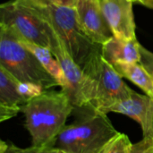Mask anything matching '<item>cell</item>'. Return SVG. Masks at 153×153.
I'll list each match as a JSON object with an SVG mask.
<instances>
[{
    "instance_id": "obj_2",
    "label": "cell",
    "mask_w": 153,
    "mask_h": 153,
    "mask_svg": "<svg viewBox=\"0 0 153 153\" xmlns=\"http://www.w3.org/2000/svg\"><path fill=\"white\" fill-rule=\"evenodd\" d=\"M74 122L65 125L57 136L55 147L62 153H100L119 132L107 115L92 107L74 108Z\"/></svg>"
},
{
    "instance_id": "obj_23",
    "label": "cell",
    "mask_w": 153,
    "mask_h": 153,
    "mask_svg": "<svg viewBox=\"0 0 153 153\" xmlns=\"http://www.w3.org/2000/svg\"><path fill=\"white\" fill-rule=\"evenodd\" d=\"M152 138H153V126H152Z\"/></svg>"
},
{
    "instance_id": "obj_9",
    "label": "cell",
    "mask_w": 153,
    "mask_h": 153,
    "mask_svg": "<svg viewBox=\"0 0 153 153\" xmlns=\"http://www.w3.org/2000/svg\"><path fill=\"white\" fill-rule=\"evenodd\" d=\"M107 22L115 37L136 39L133 2L130 0H100Z\"/></svg>"
},
{
    "instance_id": "obj_22",
    "label": "cell",
    "mask_w": 153,
    "mask_h": 153,
    "mask_svg": "<svg viewBox=\"0 0 153 153\" xmlns=\"http://www.w3.org/2000/svg\"><path fill=\"white\" fill-rule=\"evenodd\" d=\"M130 1H132L133 3H134V2H136V0H130Z\"/></svg>"
},
{
    "instance_id": "obj_5",
    "label": "cell",
    "mask_w": 153,
    "mask_h": 153,
    "mask_svg": "<svg viewBox=\"0 0 153 153\" xmlns=\"http://www.w3.org/2000/svg\"><path fill=\"white\" fill-rule=\"evenodd\" d=\"M0 66L19 82H34L46 91L58 86L37 57L11 29L0 24Z\"/></svg>"
},
{
    "instance_id": "obj_16",
    "label": "cell",
    "mask_w": 153,
    "mask_h": 153,
    "mask_svg": "<svg viewBox=\"0 0 153 153\" xmlns=\"http://www.w3.org/2000/svg\"><path fill=\"white\" fill-rule=\"evenodd\" d=\"M0 153H62L56 148L45 149L38 147H29V148H19L13 144H10L7 142L1 141L0 143Z\"/></svg>"
},
{
    "instance_id": "obj_19",
    "label": "cell",
    "mask_w": 153,
    "mask_h": 153,
    "mask_svg": "<svg viewBox=\"0 0 153 153\" xmlns=\"http://www.w3.org/2000/svg\"><path fill=\"white\" fill-rule=\"evenodd\" d=\"M80 0H55V4L57 6L67 7V8H76Z\"/></svg>"
},
{
    "instance_id": "obj_10",
    "label": "cell",
    "mask_w": 153,
    "mask_h": 153,
    "mask_svg": "<svg viewBox=\"0 0 153 153\" xmlns=\"http://www.w3.org/2000/svg\"><path fill=\"white\" fill-rule=\"evenodd\" d=\"M19 81L0 66V122L7 121L21 112L25 100L19 94Z\"/></svg>"
},
{
    "instance_id": "obj_14",
    "label": "cell",
    "mask_w": 153,
    "mask_h": 153,
    "mask_svg": "<svg viewBox=\"0 0 153 153\" xmlns=\"http://www.w3.org/2000/svg\"><path fill=\"white\" fill-rule=\"evenodd\" d=\"M133 143L128 136L119 133L115 136L100 153H130Z\"/></svg>"
},
{
    "instance_id": "obj_24",
    "label": "cell",
    "mask_w": 153,
    "mask_h": 153,
    "mask_svg": "<svg viewBox=\"0 0 153 153\" xmlns=\"http://www.w3.org/2000/svg\"><path fill=\"white\" fill-rule=\"evenodd\" d=\"M152 79H153V74H152Z\"/></svg>"
},
{
    "instance_id": "obj_7",
    "label": "cell",
    "mask_w": 153,
    "mask_h": 153,
    "mask_svg": "<svg viewBox=\"0 0 153 153\" xmlns=\"http://www.w3.org/2000/svg\"><path fill=\"white\" fill-rule=\"evenodd\" d=\"M75 9L80 25L94 42L103 45L114 37L103 13L100 0H80Z\"/></svg>"
},
{
    "instance_id": "obj_11",
    "label": "cell",
    "mask_w": 153,
    "mask_h": 153,
    "mask_svg": "<svg viewBox=\"0 0 153 153\" xmlns=\"http://www.w3.org/2000/svg\"><path fill=\"white\" fill-rule=\"evenodd\" d=\"M140 46L137 39H123L114 36L101 46V53L103 58L110 65L140 63Z\"/></svg>"
},
{
    "instance_id": "obj_1",
    "label": "cell",
    "mask_w": 153,
    "mask_h": 153,
    "mask_svg": "<svg viewBox=\"0 0 153 153\" xmlns=\"http://www.w3.org/2000/svg\"><path fill=\"white\" fill-rule=\"evenodd\" d=\"M74 109L64 90L45 91L40 96L23 104L21 112L24 115V126L31 137L32 146L54 148L58 134Z\"/></svg>"
},
{
    "instance_id": "obj_18",
    "label": "cell",
    "mask_w": 153,
    "mask_h": 153,
    "mask_svg": "<svg viewBox=\"0 0 153 153\" xmlns=\"http://www.w3.org/2000/svg\"><path fill=\"white\" fill-rule=\"evenodd\" d=\"M141 60L140 64L152 74H153V53L148 50L146 48L140 46Z\"/></svg>"
},
{
    "instance_id": "obj_6",
    "label": "cell",
    "mask_w": 153,
    "mask_h": 153,
    "mask_svg": "<svg viewBox=\"0 0 153 153\" xmlns=\"http://www.w3.org/2000/svg\"><path fill=\"white\" fill-rule=\"evenodd\" d=\"M41 9L50 20L62 45L82 70L94 57L102 54V45L94 42L80 25L75 8L54 4Z\"/></svg>"
},
{
    "instance_id": "obj_3",
    "label": "cell",
    "mask_w": 153,
    "mask_h": 153,
    "mask_svg": "<svg viewBox=\"0 0 153 153\" xmlns=\"http://www.w3.org/2000/svg\"><path fill=\"white\" fill-rule=\"evenodd\" d=\"M0 24L11 29L20 39L52 50L60 44L47 14L29 0H12L0 7Z\"/></svg>"
},
{
    "instance_id": "obj_13",
    "label": "cell",
    "mask_w": 153,
    "mask_h": 153,
    "mask_svg": "<svg viewBox=\"0 0 153 153\" xmlns=\"http://www.w3.org/2000/svg\"><path fill=\"white\" fill-rule=\"evenodd\" d=\"M112 66L123 78L132 82L153 99L152 76L140 63H117Z\"/></svg>"
},
{
    "instance_id": "obj_15",
    "label": "cell",
    "mask_w": 153,
    "mask_h": 153,
    "mask_svg": "<svg viewBox=\"0 0 153 153\" xmlns=\"http://www.w3.org/2000/svg\"><path fill=\"white\" fill-rule=\"evenodd\" d=\"M17 90L19 94L22 97L25 102H28L39 96H40L46 90L39 84L34 82H19Z\"/></svg>"
},
{
    "instance_id": "obj_12",
    "label": "cell",
    "mask_w": 153,
    "mask_h": 153,
    "mask_svg": "<svg viewBox=\"0 0 153 153\" xmlns=\"http://www.w3.org/2000/svg\"><path fill=\"white\" fill-rule=\"evenodd\" d=\"M21 40L22 43L37 57V59L45 68V70L56 80L57 85L60 86L61 89L65 91H67L69 90V83L66 80V77L63 72V69L58 60L56 58L52 51L48 48L35 45L22 39Z\"/></svg>"
},
{
    "instance_id": "obj_21",
    "label": "cell",
    "mask_w": 153,
    "mask_h": 153,
    "mask_svg": "<svg viewBox=\"0 0 153 153\" xmlns=\"http://www.w3.org/2000/svg\"><path fill=\"white\" fill-rule=\"evenodd\" d=\"M137 3L143 4L144 6L153 9V0H136Z\"/></svg>"
},
{
    "instance_id": "obj_4",
    "label": "cell",
    "mask_w": 153,
    "mask_h": 153,
    "mask_svg": "<svg viewBox=\"0 0 153 153\" xmlns=\"http://www.w3.org/2000/svg\"><path fill=\"white\" fill-rule=\"evenodd\" d=\"M85 82L82 91V107L90 106L104 112L114 103L129 98L133 91L102 54L94 57L82 69Z\"/></svg>"
},
{
    "instance_id": "obj_20",
    "label": "cell",
    "mask_w": 153,
    "mask_h": 153,
    "mask_svg": "<svg viewBox=\"0 0 153 153\" xmlns=\"http://www.w3.org/2000/svg\"><path fill=\"white\" fill-rule=\"evenodd\" d=\"M29 1L39 8H48L55 4V0H29Z\"/></svg>"
},
{
    "instance_id": "obj_8",
    "label": "cell",
    "mask_w": 153,
    "mask_h": 153,
    "mask_svg": "<svg viewBox=\"0 0 153 153\" xmlns=\"http://www.w3.org/2000/svg\"><path fill=\"white\" fill-rule=\"evenodd\" d=\"M103 113H118L127 116L141 126L143 137H152L153 99L147 95L134 91L129 98L114 103Z\"/></svg>"
},
{
    "instance_id": "obj_17",
    "label": "cell",
    "mask_w": 153,
    "mask_h": 153,
    "mask_svg": "<svg viewBox=\"0 0 153 153\" xmlns=\"http://www.w3.org/2000/svg\"><path fill=\"white\" fill-rule=\"evenodd\" d=\"M130 153H153L152 137H143L140 142L133 144Z\"/></svg>"
}]
</instances>
